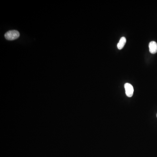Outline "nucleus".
Returning <instances> with one entry per match:
<instances>
[{
	"instance_id": "nucleus-1",
	"label": "nucleus",
	"mask_w": 157,
	"mask_h": 157,
	"mask_svg": "<svg viewBox=\"0 0 157 157\" xmlns=\"http://www.w3.org/2000/svg\"><path fill=\"white\" fill-rule=\"evenodd\" d=\"M20 36V33L17 31L13 30L9 31L5 34V37L7 40L12 41L17 39Z\"/></svg>"
},
{
	"instance_id": "nucleus-2",
	"label": "nucleus",
	"mask_w": 157,
	"mask_h": 157,
	"mask_svg": "<svg viewBox=\"0 0 157 157\" xmlns=\"http://www.w3.org/2000/svg\"><path fill=\"white\" fill-rule=\"evenodd\" d=\"M124 88H125V92L127 97H132L134 90L132 85L129 83H125L124 85Z\"/></svg>"
},
{
	"instance_id": "nucleus-3",
	"label": "nucleus",
	"mask_w": 157,
	"mask_h": 157,
	"mask_svg": "<svg viewBox=\"0 0 157 157\" xmlns=\"http://www.w3.org/2000/svg\"><path fill=\"white\" fill-rule=\"evenodd\" d=\"M149 51L152 54L157 52V43L154 41H152L149 44Z\"/></svg>"
},
{
	"instance_id": "nucleus-4",
	"label": "nucleus",
	"mask_w": 157,
	"mask_h": 157,
	"mask_svg": "<svg viewBox=\"0 0 157 157\" xmlns=\"http://www.w3.org/2000/svg\"><path fill=\"white\" fill-rule=\"evenodd\" d=\"M126 42V39L124 37H122L120 39L119 42L117 45L118 48L119 50H122L124 46H125V43Z\"/></svg>"
},
{
	"instance_id": "nucleus-5",
	"label": "nucleus",
	"mask_w": 157,
	"mask_h": 157,
	"mask_svg": "<svg viewBox=\"0 0 157 157\" xmlns=\"http://www.w3.org/2000/svg\"></svg>"
}]
</instances>
